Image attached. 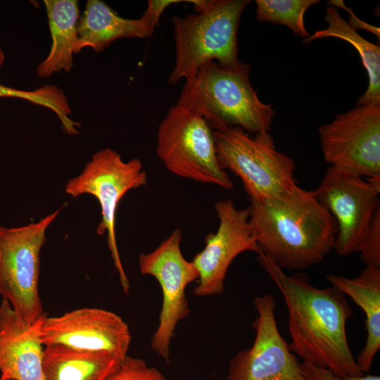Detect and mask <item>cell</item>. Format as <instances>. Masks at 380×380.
<instances>
[{"label":"cell","instance_id":"cell-28","mask_svg":"<svg viewBox=\"0 0 380 380\" xmlns=\"http://www.w3.org/2000/svg\"><path fill=\"white\" fill-rule=\"evenodd\" d=\"M0 380H2V379H0Z\"/></svg>","mask_w":380,"mask_h":380},{"label":"cell","instance_id":"cell-23","mask_svg":"<svg viewBox=\"0 0 380 380\" xmlns=\"http://www.w3.org/2000/svg\"><path fill=\"white\" fill-rule=\"evenodd\" d=\"M106 380H167L154 367L141 358L127 355Z\"/></svg>","mask_w":380,"mask_h":380},{"label":"cell","instance_id":"cell-3","mask_svg":"<svg viewBox=\"0 0 380 380\" xmlns=\"http://www.w3.org/2000/svg\"><path fill=\"white\" fill-rule=\"evenodd\" d=\"M250 68L241 62L228 68L209 61L185 81L177 103L198 113L213 129L238 127L248 134L270 132L275 111L251 84Z\"/></svg>","mask_w":380,"mask_h":380},{"label":"cell","instance_id":"cell-19","mask_svg":"<svg viewBox=\"0 0 380 380\" xmlns=\"http://www.w3.org/2000/svg\"><path fill=\"white\" fill-rule=\"evenodd\" d=\"M51 36L47 57L38 65L37 75L50 77L61 70L70 71L73 66L78 34L80 10L75 0H44Z\"/></svg>","mask_w":380,"mask_h":380},{"label":"cell","instance_id":"cell-11","mask_svg":"<svg viewBox=\"0 0 380 380\" xmlns=\"http://www.w3.org/2000/svg\"><path fill=\"white\" fill-rule=\"evenodd\" d=\"M323 156L331 166L380 180V104L357 106L319 127Z\"/></svg>","mask_w":380,"mask_h":380},{"label":"cell","instance_id":"cell-9","mask_svg":"<svg viewBox=\"0 0 380 380\" xmlns=\"http://www.w3.org/2000/svg\"><path fill=\"white\" fill-rule=\"evenodd\" d=\"M182 236L181 229H176L153 251L139 255L141 273L153 276L162 290L159 323L151 346L167 363L170 362V344L177 324L191 312L186 288L199 278L194 262L182 255Z\"/></svg>","mask_w":380,"mask_h":380},{"label":"cell","instance_id":"cell-6","mask_svg":"<svg viewBox=\"0 0 380 380\" xmlns=\"http://www.w3.org/2000/svg\"><path fill=\"white\" fill-rule=\"evenodd\" d=\"M156 153L172 174L226 190L234 184L220 167L213 129L198 113L176 103L157 131Z\"/></svg>","mask_w":380,"mask_h":380},{"label":"cell","instance_id":"cell-4","mask_svg":"<svg viewBox=\"0 0 380 380\" xmlns=\"http://www.w3.org/2000/svg\"><path fill=\"white\" fill-rule=\"evenodd\" d=\"M248 0H207L197 13L172 18L175 63L168 83L193 79L209 61L224 68L236 67L237 32L241 16Z\"/></svg>","mask_w":380,"mask_h":380},{"label":"cell","instance_id":"cell-5","mask_svg":"<svg viewBox=\"0 0 380 380\" xmlns=\"http://www.w3.org/2000/svg\"><path fill=\"white\" fill-rule=\"evenodd\" d=\"M219 164L240 178L250 199L282 195L295 187L293 160L277 150L270 132L251 136L238 127L213 129Z\"/></svg>","mask_w":380,"mask_h":380},{"label":"cell","instance_id":"cell-16","mask_svg":"<svg viewBox=\"0 0 380 380\" xmlns=\"http://www.w3.org/2000/svg\"><path fill=\"white\" fill-rule=\"evenodd\" d=\"M156 27L144 13L138 19H127L118 15L106 3L89 0L79 19L75 53L85 47L101 51L121 38H147Z\"/></svg>","mask_w":380,"mask_h":380},{"label":"cell","instance_id":"cell-7","mask_svg":"<svg viewBox=\"0 0 380 380\" xmlns=\"http://www.w3.org/2000/svg\"><path fill=\"white\" fill-rule=\"evenodd\" d=\"M60 209L27 225L0 227V295L27 323L44 316L39 294V253Z\"/></svg>","mask_w":380,"mask_h":380},{"label":"cell","instance_id":"cell-8","mask_svg":"<svg viewBox=\"0 0 380 380\" xmlns=\"http://www.w3.org/2000/svg\"><path fill=\"white\" fill-rule=\"evenodd\" d=\"M146 182L147 175L139 159L125 162L116 151L106 148L95 153L82 173L70 179L65 186V192L73 198L87 194L97 199L102 219L96 227V233L107 234L108 246L125 293H128L129 283L118 248L117 208L127 191L144 186Z\"/></svg>","mask_w":380,"mask_h":380},{"label":"cell","instance_id":"cell-10","mask_svg":"<svg viewBox=\"0 0 380 380\" xmlns=\"http://www.w3.org/2000/svg\"><path fill=\"white\" fill-rule=\"evenodd\" d=\"M312 191L336 220V252L340 255L360 252L373 214L380 206V180L365 179L350 170L330 166Z\"/></svg>","mask_w":380,"mask_h":380},{"label":"cell","instance_id":"cell-15","mask_svg":"<svg viewBox=\"0 0 380 380\" xmlns=\"http://www.w3.org/2000/svg\"><path fill=\"white\" fill-rule=\"evenodd\" d=\"M44 316L33 323L25 322L7 301L2 300L0 305L1 379L44 380L42 366L44 346L40 340V327Z\"/></svg>","mask_w":380,"mask_h":380},{"label":"cell","instance_id":"cell-17","mask_svg":"<svg viewBox=\"0 0 380 380\" xmlns=\"http://www.w3.org/2000/svg\"><path fill=\"white\" fill-rule=\"evenodd\" d=\"M326 279L365 312L366 341L355 360L362 373L367 374L380 348V267L366 266L355 278L328 274Z\"/></svg>","mask_w":380,"mask_h":380},{"label":"cell","instance_id":"cell-13","mask_svg":"<svg viewBox=\"0 0 380 380\" xmlns=\"http://www.w3.org/2000/svg\"><path fill=\"white\" fill-rule=\"evenodd\" d=\"M219 225L215 233L205 239V247L194 258L199 278L194 294L204 297L220 294L224 289L227 270L240 253L250 251H262L249 223L247 209H239L230 199L215 204Z\"/></svg>","mask_w":380,"mask_h":380},{"label":"cell","instance_id":"cell-21","mask_svg":"<svg viewBox=\"0 0 380 380\" xmlns=\"http://www.w3.org/2000/svg\"><path fill=\"white\" fill-rule=\"evenodd\" d=\"M319 0H256V19L285 25L296 36L304 39L310 36L305 29L304 16Z\"/></svg>","mask_w":380,"mask_h":380},{"label":"cell","instance_id":"cell-12","mask_svg":"<svg viewBox=\"0 0 380 380\" xmlns=\"http://www.w3.org/2000/svg\"><path fill=\"white\" fill-rule=\"evenodd\" d=\"M253 305L258 313L254 342L231 358L226 380H306L301 362L279 331L273 296H257Z\"/></svg>","mask_w":380,"mask_h":380},{"label":"cell","instance_id":"cell-24","mask_svg":"<svg viewBox=\"0 0 380 380\" xmlns=\"http://www.w3.org/2000/svg\"><path fill=\"white\" fill-rule=\"evenodd\" d=\"M359 253L366 266L380 267V206L373 214Z\"/></svg>","mask_w":380,"mask_h":380},{"label":"cell","instance_id":"cell-20","mask_svg":"<svg viewBox=\"0 0 380 380\" xmlns=\"http://www.w3.org/2000/svg\"><path fill=\"white\" fill-rule=\"evenodd\" d=\"M324 19L328 23V27L315 32L304 39L303 42L310 43L324 37H336L352 44L359 53L369 77L368 87L364 94L357 99L356 105L380 104L379 46L360 36L356 30L342 18L336 7L328 6Z\"/></svg>","mask_w":380,"mask_h":380},{"label":"cell","instance_id":"cell-18","mask_svg":"<svg viewBox=\"0 0 380 380\" xmlns=\"http://www.w3.org/2000/svg\"><path fill=\"white\" fill-rule=\"evenodd\" d=\"M121 362L108 352L51 345L44 346L42 366L44 380H106Z\"/></svg>","mask_w":380,"mask_h":380},{"label":"cell","instance_id":"cell-27","mask_svg":"<svg viewBox=\"0 0 380 380\" xmlns=\"http://www.w3.org/2000/svg\"><path fill=\"white\" fill-rule=\"evenodd\" d=\"M4 61V53L2 51L1 48L0 46V68H1Z\"/></svg>","mask_w":380,"mask_h":380},{"label":"cell","instance_id":"cell-14","mask_svg":"<svg viewBox=\"0 0 380 380\" xmlns=\"http://www.w3.org/2000/svg\"><path fill=\"white\" fill-rule=\"evenodd\" d=\"M131 338L129 327L120 316L100 308L45 315L40 327L44 346L61 345L80 350L108 352L122 361L128 355Z\"/></svg>","mask_w":380,"mask_h":380},{"label":"cell","instance_id":"cell-1","mask_svg":"<svg viewBox=\"0 0 380 380\" xmlns=\"http://www.w3.org/2000/svg\"><path fill=\"white\" fill-rule=\"evenodd\" d=\"M258 260L285 301L290 351L338 376L363 375L347 339L346 323L353 310L345 294L332 286L317 288L304 274H286L262 252Z\"/></svg>","mask_w":380,"mask_h":380},{"label":"cell","instance_id":"cell-2","mask_svg":"<svg viewBox=\"0 0 380 380\" xmlns=\"http://www.w3.org/2000/svg\"><path fill=\"white\" fill-rule=\"evenodd\" d=\"M247 210L261 251L282 270H303L334 248L336 220L313 191L296 185L277 197L250 199Z\"/></svg>","mask_w":380,"mask_h":380},{"label":"cell","instance_id":"cell-25","mask_svg":"<svg viewBox=\"0 0 380 380\" xmlns=\"http://www.w3.org/2000/svg\"><path fill=\"white\" fill-rule=\"evenodd\" d=\"M302 373L306 380H380L378 375H361L341 377L334 374L330 370L319 367L308 362L300 363Z\"/></svg>","mask_w":380,"mask_h":380},{"label":"cell","instance_id":"cell-26","mask_svg":"<svg viewBox=\"0 0 380 380\" xmlns=\"http://www.w3.org/2000/svg\"><path fill=\"white\" fill-rule=\"evenodd\" d=\"M180 1H182L149 0L148 1L147 8L144 13L146 14L156 25H158L160 18L166 8L172 4Z\"/></svg>","mask_w":380,"mask_h":380},{"label":"cell","instance_id":"cell-22","mask_svg":"<svg viewBox=\"0 0 380 380\" xmlns=\"http://www.w3.org/2000/svg\"><path fill=\"white\" fill-rule=\"evenodd\" d=\"M0 97H15L48 108L58 118H63L69 110V104L63 92L53 86H44L33 91H23L0 84Z\"/></svg>","mask_w":380,"mask_h":380}]
</instances>
